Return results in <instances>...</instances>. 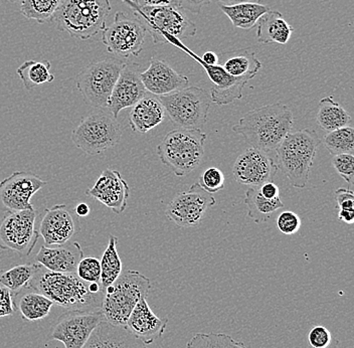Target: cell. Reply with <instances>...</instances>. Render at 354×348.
I'll return each instance as SVG.
<instances>
[{"instance_id": "9a60e30c", "label": "cell", "mask_w": 354, "mask_h": 348, "mask_svg": "<svg viewBox=\"0 0 354 348\" xmlns=\"http://www.w3.org/2000/svg\"><path fill=\"white\" fill-rule=\"evenodd\" d=\"M46 185V181L32 172H13L0 181V210L11 214L33 210L32 197Z\"/></svg>"}, {"instance_id": "8fae6325", "label": "cell", "mask_w": 354, "mask_h": 348, "mask_svg": "<svg viewBox=\"0 0 354 348\" xmlns=\"http://www.w3.org/2000/svg\"><path fill=\"white\" fill-rule=\"evenodd\" d=\"M102 33V42L108 52L127 59L138 57L142 52L147 30L140 19H131L119 11L112 24L105 26Z\"/></svg>"}, {"instance_id": "1f68e13d", "label": "cell", "mask_w": 354, "mask_h": 348, "mask_svg": "<svg viewBox=\"0 0 354 348\" xmlns=\"http://www.w3.org/2000/svg\"><path fill=\"white\" fill-rule=\"evenodd\" d=\"M39 263L30 265H19L10 269L0 270V286L10 290L11 294L15 295L22 291L30 285L33 276L39 269Z\"/></svg>"}, {"instance_id": "d4e9b609", "label": "cell", "mask_w": 354, "mask_h": 348, "mask_svg": "<svg viewBox=\"0 0 354 348\" xmlns=\"http://www.w3.org/2000/svg\"><path fill=\"white\" fill-rule=\"evenodd\" d=\"M293 32V26L288 24L282 13L270 10L259 19L257 39L261 44H286Z\"/></svg>"}, {"instance_id": "e0dca14e", "label": "cell", "mask_w": 354, "mask_h": 348, "mask_svg": "<svg viewBox=\"0 0 354 348\" xmlns=\"http://www.w3.org/2000/svg\"><path fill=\"white\" fill-rule=\"evenodd\" d=\"M141 66L136 63L125 64L108 102L107 108L115 118L122 110L132 108L147 95L141 81Z\"/></svg>"}, {"instance_id": "9c48e42d", "label": "cell", "mask_w": 354, "mask_h": 348, "mask_svg": "<svg viewBox=\"0 0 354 348\" xmlns=\"http://www.w3.org/2000/svg\"><path fill=\"white\" fill-rule=\"evenodd\" d=\"M166 116L177 127L201 129L207 121L212 98L207 91L187 87L166 96L158 97Z\"/></svg>"}, {"instance_id": "f6af8a7d", "label": "cell", "mask_w": 354, "mask_h": 348, "mask_svg": "<svg viewBox=\"0 0 354 348\" xmlns=\"http://www.w3.org/2000/svg\"><path fill=\"white\" fill-rule=\"evenodd\" d=\"M260 194H262L265 199H280V188L278 187V185H275L273 181H270V183H266L264 185H261L260 187L258 188Z\"/></svg>"}, {"instance_id": "7a4b0ae2", "label": "cell", "mask_w": 354, "mask_h": 348, "mask_svg": "<svg viewBox=\"0 0 354 348\" xmlns=\"http://www.w3.org/2000/svg\"><path fill=\"white\" fill-rule=\"evenodd\" d=\"M293 125L292 111L278 102L245 113L232 131L242 135L250 147L270 153L276 152Z\"/></svg>"}, {"instance_id": "cb8c5ba5", "label": "cell", "mask_w": 354, "mask_h": 348, "mask_svg": "<svg viewBox=\"0 0 354 348\" xmlns=\"http://www.w3.org/2000/svg\"><path fill=\"white\" fill-rule=\"evenodd\" d=\"M166 114L158 97L146 95L133 106L129 114V125L134 132L145 134L162 123Z\"/></svg>"}, {"instance_id": "74e56055", "label": "cell", "mask_w": 354, "mask_h": 348, "mask_svg": "<svg viewBox=\"0 0 354 348\" xmlns=\"http://www.w3.org/2000/svg\"><path fill=\"white\" fill-rule=\"evenodd\" d=\"M77 276L87 283H101V264L100 260L93 257L83 258L77 264Z\"/></svg>"}, {"instance_id": "44dd1931", "label": "cell", "mask_w": 354, "mask_h": 348, "mask_svg": "<svg viewBox=\"0 0 354 348\" xmlns=\"http://www.w3.org/2000/svg\"><path fill=\"white\" fill-rule=\"evenodd\" d=\"M168 319L155 315L147 303V298H142L130 314L126 327L145 345H151L160 338L167 327Z\"/></svg>"}, {"instance_id": "d590c367", "label": "cell", "mask_w": 354, "mask_h": 348, "mask_svg": "<svg viewBox=\"0 0 354 348\" xmlns=\"http://www.w3.org/2000/svg\"><path fill=\"white\" fill-rule=\"evenodd\" d=\"M236 339L225 333H196L187 348H234Z\"/></svg>"}, {"instance_id": "816d5d0a", "label": "cell", "mask_w": 354, "mask_h": 348, "mask_svg": "<svg viewBox=\"0 0 354 348\" xmlns=\"http://www.w3.org/2000/svg\"><path fill=\"white\" fill-rule=\"evenodd\" d=\"M8 1H11V2H21V0H8Z\"/></svg>"}, {"instance_id": "3957f363", "label": "cell", "mask_w": 354, "mask_h": 348, "mask_svg": "<svg viewBox=\"0 0 354 348\" xmlns=\"http://www.w3.org/2000/svg\"><path fill=\"white\" fill-rule=\"evenodd\" d=\"M321 142L316 131L302 129L290 132L277 148L278 168L293 187H306Z\"/></svg>"}, {"instance_id": "277c9868", "label": "cell", "mask_w": 354, "mask_h": 348, "mask_svg": "<svg viewBox=\"0 0 354 348\" xmlns=\"http://www.w3.org/2000/svg\"><path fill=\"white\" fill-rule=\"evenodd\" d=\"M109 0H62L53 21L62 32L86 41L105 28Z\"/></svg>"}, {"instance_id": "f1b7e54d", "label": "cell", "mask_w": 354, "mask_h": 348, "mask_svg": "<svg viewBox=\"0 0 354 348\" xmlns=\"http://www.w3.org/2000/svg\"><path fill=\"white\" fill-rule=\"evenodd\" d=\"M316 120L320 127L326 132L346 127L353 122L349 113L339 104L336 103L333 97L321 99Z\"/></svg>"}, {"instance_id": "ab89813d", "label": "cell", "mask_w": 354, "mask_h": 348, "mask_svg": "<svg viewBox=\"0 0 354 348\" xmlns=\"http://www.w3.org/2000/svg\"><path fill=\"white\" fill-rule=\"evenodd\" d=\"M332 165L338 174L342 177L349 186L353 185L354 176V156L353 154L334 155L332 158Z\"/></svg>"}, {"instance_id": "4dcf8cb0", "label": "cell", "mask_w": 354, "mask_h": 348, "mask_svg": "<svg viewBox=\"0 0 354 348\" xmlns=\"http://www.w3.org/2000/svg\"><path fill=\"white\" fill-rule=\"evenodd\" d=\"M50 68L52 65L48 61H26L19 66L17 73L24 88L30 91L54 81L55 75L50 73Z\"/></svg>"}, {"instance_id": "7bdbcfd3", "label": "cell", "mask_w": 354, "mask_h": 348, "mask_svg": "<svg viewBox=\"0 0 354 348\" xmlns=\"http://www.w3.org/2000/svg\"><path fill=\"white\" fill-rule=\"evenodd\" d=\"M335 199L339 210H354V194L351 188H338Z\"/></svg>"}, {"instance_id": "52a82bcc", "label": "cell", "mask_w": 354, "mask_h": 348, "mask_svg": "<svg viewBox=\"0 0 354 348\" xmlns=\"http://www.w3.org/2000/svg\"><path fill=\"white\" fill-rule=\"evenodd\" d=\"M151 289L150 279L138 271L122 272L116 281L106 288L101 312L111 324L126 327L137 303L147 298Z\"/></svg>"}, {"instance_id": "e575fe53", "label": "cell", "mask_w": 354, "mask_h": 348, "mask_svg": "<svg viewBox=\"0 0 354 348\" xmlns=\"http://www.w3.org/2000/svg\"><path fill=\"white\" fill-rule=\"evenodd\" d=\"M323 144L332 155L353 154L354 130L351 126L331 131L325 135Z\"/></svg>"}, {"instance_id": "ac0fdd59", "label": "cell", "mask_w": 354, "mask_h": 348, "mask_svg": "<svg viewBox=\"0 0 354 348\" xmlns=\"http://www.w3.org/2000/svg\"><path fill=\"white\" fill-rule=\"evenodd\" d=\"M79 221L66 205H55L44 210L39 234L46 246L65 245L79 232Z\"/></svg>"}, {"instance_id": "bcb514c9", "label": "cell", "mask_w": 354, "mask_h": 348, "mask_svg": "<svg viewBox=\"0 0 354 348\" xmlns=\"http://www.w3.org/2000/svg\"><path fill=\"white\" fill-rule=\"evenodd\" d=\"M138 6H179V0H132Z\"/></svg>"}, {"instance_id": "5b68a950", "label": "cell", "mask_w": 354, "mask_h": 348, "mask_svg": "<svg viewBox=\"0 0 354 348\" xmlns=\"http://www.w3.org/2000/svg\"><path fill=\"white\" fill-rule=\"evenodd\" d=\"M205 140L207 134L201 129L177 128L165 135L157 145L156 153L176 176H187L203 161Z\"/></svg>"}, {"instance_id": "d6a6232c", "label": "cell", "mask_w": 354, "mask_h": 348, "mask_svg": "<svg viewBox=\"0 0 354 348\" xmlns=\"http://www.w3.org/2000/svg\"><path fill=\"white\" fill-rule=\"evenodd\" d=\"M118 239L111 235L107 249L104 252L100 264H101V282L104 290L112 285L118 279L122 273V262L117 250Z\"/></svg>"}, {"instance_id": "6da1fadb", "label": "cell", "mask_w": 354, "mask_h": 348, "mask_svg": "<svg viewBox=\"0 0 354 348\" xmlns=\"http://www.w3.org/2000/svg\"><path fill=\"white\" fill-rule=\"evenodd\" d=\"M28 287L68 311L101 310L105 290L101 283H87L76 273L48 271L39 264Z\"/></svg>"}, {"instance_id": "ba28073f", "label": "cell", "mask_w": 354, "mask_h": 348, "mask_svg": "<svg viewBox=\"0 0 354 348\" xmlns=\"http://www.w3.org/2000/svg\"><path fill=\"white\" fill-rule=\"evenodd\" d=\"M121 126L110 112L97 110L84 117L73 130V143L88 155L112 149L121 140Z\"/></svg>"}, {"instance_id": "7dc6e473", "label": "cell", "mask_w": 354, "mask_h": 348, "mask_svg": "<svg viewBox=\"0 0 354 348\" xmlns=\"http://www.w3.org/2000/svg\"><path fill=\"white\" fill-rule=\"evenodd\" d=\"M338 219L343 223L351 225L354 221V210H339L338 212Z\"/></svg>"}, {"instance_id": "484cf974", "label": "cell", "mask_w": 354, "mask_h": 348, "mask_svg": "<svg viewBox=\"0 0 354 348\" xmlns=\"http://www.w3.org/2000/svg\"><path fill=\"white\" fill-rule=\"evenodd\" d=\"M15 309L22 318L28 321H39L48 317L54 303L48 297L33 291L30 287L24 288L19 293L12 295Z\"/></svg>"}, {"instance_id": "b9f144b4", "label": "cell", "mask_w": 354, "mask_h": 348, "mask_svg": "<svg viewBox=\"0 0 354 348\" xmlns=\"http://www.w3.org/2000/svg\"><path fill=\"white\" fill-rule=\"evenodd\" d=\"M17 312L12 294L6 287L0 286V317L13 315Z\"/></svg>"}, {"instance_id": "ffe728a7", "label": "cell", "mask_w": 354, "mask_h": 348, "mask_svg": "<svg viewBox=\"0 0 354 348\" xmlns=\"http://www.w3.org/2000/svg\"><path fill=\"white\" fill-rule=\"evenodd\" d=\"M140 77L146 91L156 97L172 94L189 85L187 76L177 73L165 61L154 57L150 59L147 70L141 72Z\"/></svg>"}, {"instance_id": "681fc988", "label": "cell", "mask_w": 354, "mask_h": 348, "mask_svg": "<svg viewBox=\"0 0 354 348\" xmlns=\"http://www.w3.org/2000/svg\"><path fill=\"white\" fill-rule=\"evenodd\" d=\"M216 1L220 2L221 4H225V6H232V4L245 3V2L262 4L264 0H216Z\"/></svg>"}, {"instance_id": "f907efd6", "label": "cell", "mask_w": 354, "mask_h": 348, "mask_svg": "<svg viewBox=\"0 0 354 348\" xmlns=\"http://www.w3.org/2000/svg\"><path fill=\"white\" fill-rule=\"evenodd\" d=\"M234 348H245V345H243V342H241V341H236L234 342Z\"/></svg>"}, {"instance_id": "7402d4cb", "label": "cell", "mask_w": 354, "mask_h": 348, "mask_svg": "<svg viewBox=\"0 0 354 348\" xmlns=\"http://www.w3.org/2000/svg\"><path fill=\"white\" fill-rule=\"evenodd\" d=\"M54 247L41 246L35 261L48 271L57 273H76L77 264L84 258V252L79 243Z\"/></svg>"}, {"instance_id": "f546056e", "label": "cell", "mask_w": 354, "mask_h": 348, "mask_svg": "<svg viewBox=\"0 0 354 348\" xmlns=\"http://www.w3.org/2000/svg\"><path fill=\"white\" fill-rule=\"evenodd\" d=\"M245 203L248 208V214L256 223H266L274 212L285 207L280 199H265L258 188L253 187H250L245 192Z\"/></svg>"}, {"instance_id": "2e32d148", "label": "cell", "mask_w": 354, "mask_h": 348, "mask_svg": "<svg viewBox=\"0 0 354 348\" xmlns=\"http://www.w3.org/2000/svg\"><path fill=\"white\" fill-rule=\"evenodd\" d=\"M278 170V164L269 153L249 147L234 161L232 174L236 183L259 188L266 183L273 181Z\"/></svg>"}, {"instance_id": "c3c4849f", "label": "cell", "mask_w": 354, "mask_h": 348, "mask_svg": "<svg viewBox=\"0 0 354 348\" xmlns=\"http://www.w3.org/2000/svg\"><path fill=\"white\" fill-rule=\"evenodd\" d=\"M91 208L88 207V203H81L77 205L76 208H75V214L77 217V218H86L90 214Z\"/></svg>"}, {"instance_id": "8d00e7d4", "label": "cell", "mask_w": 354, "mask_h": 348, "mask_svg": "<svg viewBox=\"0 0 354 348\" xmlns=\"http://www.w3.org/2000/svg\"><path fill=\"white\" fill-rule=\"evenodd\" d=\"M338 345L339 340L323 325H316L309 331L307 348H337Z\"/></svg>"}, {"instance_id": "d6986e66", "label": "cell", "mask_w": 354, "mask_h": 348, "mask_svg": "<svg viewBox=\"0 0 354 348\" xmlns=\"http://www.w3.org/2000/svg\"><path fill=\"white\" fill-rule=\"evenodd\" d=\"M86 194L97 199L115 214H120L127 208L130 187L120 172L106 168Z\"/></svg>"}, {"instance_id": "30bf717a", "label": "cell", "mask_w": 354, "mask_h": 348, "mask_svg": "<svg viewBox=\"0 0 354 348\" xmlns=\"http://www.w3.org/2000/svg\"><path fill=\"white\" fill-rule=\"evenodd\" d=\"M125 64L121 59L107 57L83 68L77 76V88L84 101L97 109L107 108L113 89Z\"/></svg>"}, {"instance_id": "8992f818", "label": "cell", "mask_w": 354, "mask_h": 348, "mask_svg": "<svg viewBox=\"0 0 354 348\" xmlns=\"http://www.w3.org/2000/svg\"><path fill=\"white\" fill-rule=\"evenodd\" d=\"M132 8L151 35L154 44H172L196 35V26L179 6H138L132 0H123Z\"/></svg>"}, {"instance_id": "836d02e7", "label": "cell", "mask_w": 354, "mask_h": 348, "mask_svg": "<svg viewBox=\"0 0 354 348\" xmlns=\"http://www.w3.org/2000/svg\"><path fill=\"white\" fill-rule=\"evenodd\" d=\"M62 0H21V13L28 19L39 24L53 21Z\"/></svg>"}, {"instance_id": "4fadbf2b", "label": "cell", "mask_w": 354, "mask_h": 348, "mask_svg": "<svg viewBox=\"0 0 354 348\" xmlns=\"http://www.w3.org/2000/svg\"><path fill=\"white\" fill-rule=\"evenodd\" d=\"M103 320L101 310L66 312L55 321L48 339L61 341L66 348H83Z\"/></svg>"}, {"instance_id": "4316f807", "label": "cell", "mask_w": 354, "mask_h": 348, "mask_svg": "<svg viewBox=\"0 0 354 348\" xmlns=\"http://www.w3.org/2000/svg\"><path fill=\"white\" fill-rule=\"evenodd\" d=\"M223 66L227 75L236 79L250 81L258 75L262 68V63L256 54L250 50H236L223 53Z\"/></svg>"}, {"instance_id": "7c38bea8", "label": "cell", "mask_w": 354, "mask_h": 348, "mask_svg": "<svg viewBox=\"0 0 354 348\" xmlns=\"http://www.w3.org/2000/svg\"><path fill=\"white\" fill-rule=\"evenodd\" d=\"M37 214L33 208L4 217L0 223V249L13 250L21 257L30 256L39 237L35 230Z\"/></svg>"}, {"instance_id": "f35d334b", "label": "cell", "mask_w": 354, "mask_h": 348, "mask_svg": "<svg viewBox=\"0 0 354 348\" xmlns=\"http://www.w3.org/2000/svg\"><path fill=\"white\" fill-rule=\"evenodd\" d=\"M225 174L216 167L207 168L199 177L198 181V185L210 194L223 190L225 187Z\"/></svg>"}, {"instance_id": "83f0119b", "label": "cell", "mask_w": 354, "mask_h": 348, "mask_svg": "<svg viewBox=\"0 0 354 348\" xmlns=\"http://www.w3.org/2000/svg\"><path fill=\"white\" fill-rule=\"evenodd\" d=\"M220 8L229 17L234 28L245 30L254 28L258 24L259 19L270 10V8L264 4L252 3V2L232 4V6L221 4Z\"/></svg>"}, {"instance_id": "ee69618b", "label": "cell", "mask_w": 354, "mask_h": 348, "mask_svg": "<svg viewBox=\"0 0 354 348\" xmlns=\"http://www.w3.org/2000/svg\"><path fill=\"white\" fill-rule=\"evenodd\" d=\"M212 0H179V8L198 15L205 6H209Z\"/></svg>"}, {"instance_id": "603a6c76", "label": "cell", "mask_w": 354, "mask_h": 348, "mask_svg": "<svg viewBox=\"0 0 354 348\" xmlns=\"http://www.w3.org/2000/svg\"><path fill=\"white\" fill-rule=\"evenodd\" d=\"M83 348H147L127 327L111 324L104 319Z\"/></svg>"}, {"instance_id": "5bb4252c", "label": "cell", "mask_w": 354, "mask_h": 348, "mask_svg": "<svg viewBox=\"0 0 354 348\" xmlns=\"http://www.w3.org/2000/svg\"><path fill=\"white\" fill-rule=\"evenodd\" d=\"M216 199L198 183L178 192L166 208V218L180 228H194L205 218L207 210L216 205Z\"/></svg>"}, {"instance_id": "60d3db41", "label": "cell", "mask_w": 354, "mask_h": 348, "mask_svg": "<svg viewBox=\"0 0 354 348\" xmlns=\"http://www.w3.org/2000/svg\"><path fill=\"white\" fill-rule=\"evenodd\" d=\"M277 226L282 234L291 236L296 234L301 228V219L297 214L290 210H285L279 214Z\"/></svg>"}]
</instances>
